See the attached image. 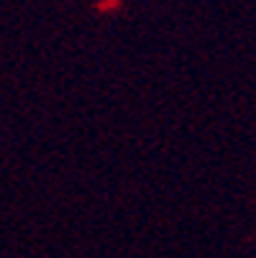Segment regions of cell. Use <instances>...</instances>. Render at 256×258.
Returning a JSON list of instances; mask_svg holds the SVG:
<instances>
[]
</instances>
